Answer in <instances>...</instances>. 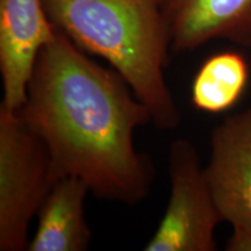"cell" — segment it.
Segmentation results:
<instances>
[{
    "label": "cell",
    "mask_w": 251,
    "mask_h": 251,
    "mask_svg": "<svg viewBox=\"0 0 251 251\" xmlns=\"http://www.w3.org/2000/svg\"><path fill=\"white\" fill-rule=\"evenodd\" d=\"M171 51H193L214 40L251 50V0H163Z\"/></svg>",
    "instance_id": "52a82bcc"
},
{
    "label": "cell",
    "mask_w": 251,
    "mask_h": 251,
    "mask_svg": "<svg viewBox=\"0 0 251 251\" xmlns=\"http://www.w3.org/2000/svg\"><path fill=\"white\" fill-rule=\"evenodd\" d=\"M206 180L222 221L251 226V107L212 130Z\"/></svg>",
    "instance_id": "8992f818"
},
{
    "label": "cell",
    "mask_w": 251,
    "mask_h": 251,
    "mask_svg": "<svg viewBox=\"0 0 251 251\" xmlns=\"http://www.w3.org/2000/svg\"><path fill=\"white\" fill-rule=\"evenodd\" d=\"M89 187L76 177H63L54 185L37 213V227L28 251H84L92 233L85 219Z\"/></svg>",
    "instance_id": "ba28073f"
},
{
    "label": "cell",
    "mask_w": 251,
    "mask_h": 251,
    "mask_svg": "<svg viewBox=\"0 0 251 251\" xmlns=\"http://www.w3.org/2000/svg\"><path fill=\"white\" fill-rule=\"evenodd\" d=\"M249 65L243 55L224 51L202 63L191 86V102L199 111L221 113L240 100L249 81Z\"/></svg>",
    "instance_id": "9c48e42d"
},
{
    "label": "cell",
    "mask_w": 251,
    "mask_h": 251,
    "mask_svg": "<svg viewBox=\"0 0 251 251\" xmlns=\"http://www.w3.org/2000/svg\"><path fill=\"white\" fill-rule=\"evenodd\" d=\"M48 148L57 177H76L98 199L134 206L155 169L135 130L151 114L114 69L89 58L61 30L37 58L26 102L15 111Z\"/></svg>",
    "instance_id": "6da1fadb"
},
{
    "label": "cell",
    "mask_w": 251,
    "mask_h": 251,
    "mask_svg": "<svg viewBox=\"0 0 251 251\" xmlns=\"http://www.w3.org/2000/svg\"><path fill=\"white\" fill-rule=\"evenodd\" d=\"M55 34L42 0H0V106L23 107L37 58Z\"/></svg>",
    "instance_id": "5b68a950"
},
{
    "label": "cell",
    "mask_w": 251,
    "mask_h": 251,
    "mask_svg": "<svg viewBox=\"0 0 251 251\" xmlns=\"http://www.w3.org/2000/svg\"><path fill=\"white\" fill-rule=\"evenodd\" d=\"M58 180L45 142L0 106V251L28 250L31 221Z\"/></svg>",
    "instance_id": "3957f363"
},
{
    "label": "cell",
    "mask_w": 251,
    "mask_h": 251,
    "mask_svg": "<svg viewBox=\"0 0 251 251\" xmlns=\"http://www.w3.org/2000/svg\"><path fill=\"white\" fill-rule=\"evenodd\" d=\"M170 198L146 251H214L222 222L194 144L175 140L169 148Z\"/></svg>",
    "instance_id": "277c9868"
},
{
    "label": "cell",
    "mask_w": 251,
    "mask_h": 251,
    "mask_svg": "<svg viewBox=\"0 0 251 251\" xmlns=\"http://www.w3.org/2000/svg\"><path fill=\"white\" fill-rule=\"evenodd\" d=\"M56 29L86 54L107 61L162 130L181 113L165 81L171 51L163 0H42Z\"/></svg>",
    "instance_id": "7a4b0ae2"
},
{
    "label": "cell",
    "mask_w": 251,
    "mask_h": 251,
    "mask_svg": "<svg viewBox=\"0 0 251 251\" xmlns=\"http://www.w3.org/2000/svg\"><path fill=\"white\" fill-rule=\"evenodd\" d=\"M230 225L233 231L225 249L227 251H251V226L244 222H234Z\"/></svg>",
    "instance_id": "30bf717a"
}]
</instances>
